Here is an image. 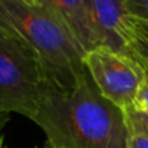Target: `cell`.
Listing matches in <instances>:
<instances>
[{
  "mask_svg": "<svg viewBox=\"0 0 148 148\" xmlns=\"http://www.w3.org/2000/svg\"><path fill=\"white\" fill-rule=\"evenodd\" d=\"M39 4L68 29L84 54L95 49L84 0H39Z\"/></svg>",
  "mask_w": 148,
  "mask_h": 148,
  "instance_id": "6",
  "label": "cell"
},
{
  "mask_svg": "<svg viewBox=\"0 0 148 148\" xmlns=\"http://www.w3.org/2000/svg\"><path fill=\"white\" fill-rule=\"evenodd\" d=\"M84 5L95 47L127 54L126 0H84Z\"/></svg>",
  "mask_w": 148,
  "mask_h": 148,
  "instance_id": "5",
  "label": "cell"
},
{
  "mask_svg": "<svg viewBox=\"0 0 148 148\" xmlns=\"http://www.w3.org/2000/svg\"><path fill=\"white\" fill-rule=\"evenodd\" d=\"M28 3H33V4H39V0H25Z\"/></svg>",
  "mask_w": 148,
  "mask_h": 148,
  "instance_id": "14",
  "label": "cell"
},
{
  "mask_svg": "<svg viewBox=\"0 0 148 148\" xmlns=\"http://www.w3.org/2000/svg\"><path fill=\"white\" fill-rule=\"evenodd\" d=\"M84 66L103 97L126 110L134 106L148 73L129 54L97 46L83 56Z\"/></svg>",
  "mask_w": 148,
  "mask_h": 148,
  "instance_id": "4",
  "label": "cell"
},
{
  "mask_svg": "<svg viewBox=\"0 0 148 148\" xmlns=\"http://www.w3.org/2000/svg\"><path fill=\"white\" fill-rule=\"evenodd\" d=\"M32 121L54 148H127L131 135L125 110L101 95L89 73L72 89L46 79Z\"/></svg>",
  "mask_w": 148,
  "mask_h": 148,
  "instance_id": "1",
  "label": "cell"
},
{
  "mask_svg": "<svg viewBox=\"0 0 148 148\" xmlns=\"http://www.w3.org/2000/svg\"><path fill=\"white\" fill-rule=\"evenodd\" d=\"M126 122L131 135H144L148 136V114L144 112L129 108L125 110Z\"/></svg>",
  "mask_w": 148,
  "mask_h": 148,
  "instance_id": "8",
  "label": "cell"
},
{
  "mask_svg": "<svg viewBox=\"0 0 148 148\" xmlns=\"http://www.w3.org/2000/svg\"><path fill=\"white\" fill-rule=\"evenodd\" d=\"M127 54L135 58L148 73V23L127 14L126 17Z\"/></svg>",
  "mask_w": 148,
  "mask_h": 148,
  "instance_id": "7",
  "label": "cell"
},
{
  "mask_svg": "<svg viewBox=\"0 0 148 148\" xmlns=\"http://www.w3.org/2000/svg\"><path fill=\"white\" fill-rule=\"evenodd\" d=\"M9 119H11V114L0 112V132H1V130L5 127L7 123L9 122Z\"/></svg>",
  "mask_w": 148,
  "mask_h": 148,
  "instance_id": "12",
  "label": "cell"
},
{
  "mask_svg": "<svg viewBox=\"0 0 148 148\" xmlns=\"http://www.w3.org/2000/svg\"><path fill=\"white\" fill-rule=\"evenodd\" d=\"M0 148H5V145H4V140H3V136L0 135Z\"/></svg>",
  "mask_w": 148,
  "mask_h": 148,
  "instance_id": "13",
  "label": "cell"
},
{
  "mask_svg": "<svg viewBox=\"0 0 148 148\" xmlns=\"http://www.w3.org/2000/svg\"><path fill=\"white\" fill-rule=\"evenodd\" d=\"M0 28L30 46L47 80L58 87L72 89L87 77L83 50L43 5L25 0H0Z\"/></svg>",
  "mask_w": 148,
  "mask_h": 148,
  "instance_id": "2",
  "label": "cell"
},
{
  "mask_svg": "<svg viewBox=\"0 0 148 148\" xmlns=\"http://www.w3.org/2000/svg\"><path fill=\"white\" fill-rule=\"evenodd\" d=\"M129 14L148 23V0H126Z\"/></svg>",
  "mask_w": 148,
  "mask_h": 148,
  "instance_id": "9",
  "label": "cell"
},
{
  "mask_svg": "<svg viewBox=\"0 0 148 148\" xmlns=\"http://www.w3.org/2000/svg\"><path fill=\"white\" fill-rule=\"evenodd\" d=\"M45 148H54V147H51L50 144H47V143H46V144H45Z\"/></svg>",
  "mask_w": 148,
  "mask_h": 148,
  "instance_id": "15",
  "label": "cell"
},
{
  "mask_svg": "<svg viewBox=\"0 0 148 148\" xmlns=\"http://www.w3.org/2000/svg\"><path fill=\"white\" fill-rule=\"evenodd\" d=\"M132 108L148 114V76H147V79H145V81L143 83L139 93H138L136 100H135Z\"/></svg>",
  "mask_w": 148,
  "mask_h": 148,
  "instance_id": "10",
  "label": "cell"
},
{
  "mask_svg": "<svg viewBox=\"0 0 148 148\" xmlns=\"http://www.w3.org/2000/svg\"><path fill=\"white\" fill-rule=\"evenodd\" d=\"M127 148H148V136L144 135H130Z\"/></svg>",
  "mask_w": 148,
  "mask_h": 148,
  "instance_id": "11",
  "label": "cell"
},
{
  "mask_svg": "<svg viewBox=\"0 0 148 148\" xmlns=\"http://www.w3.org/2000/svg\"><path fill=\"white\" fill-rule=\"evenodd\" d=\"M46 73L37 54L0 28V112L34 117Z\"/></svg>",
  "mask_w": 148,
  "mask_h": 148,
  "instance_id": "3",
  "label": "cell"
}]
</instances>
